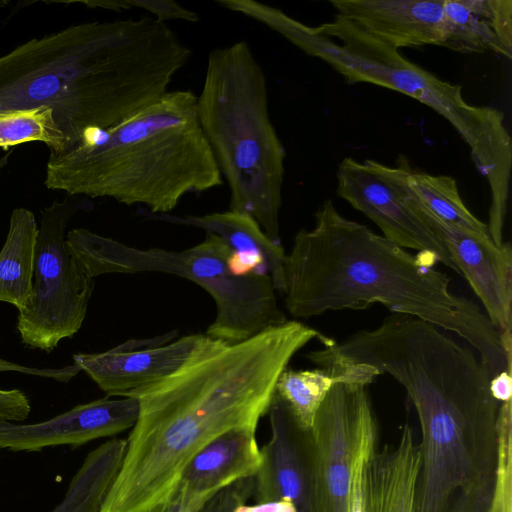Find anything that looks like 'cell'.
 I'll use <instances>...</instances> for the list:
<instances>
[{
  "instance_id": "7402d4cb",
  "label": "cell",
  "mask_w": 512,
  "mask_h": 512,
  "mask_svg": "<svg viewBox=\"0 0 512 512\" xmlns=\"http://www.w3.org/2000/svg\"><path fill=\"white\" fill-rule=\"evenodd\" d=\"M126 439L112 438L87 454L64 499L51 512H101L124 460Z\"/></svg>"
},
{
  "instance_id": "3957f363",
  "label": "cell",
  "mask_w": 512,
  "mask_h": 512,
  "mask_svg": "<svg viewBox=\"0 0 512 512\" xmlns=\"http://www.w3.org/2000/svg\"><path fill=\"white\" fill-rule=\"evenodd\" d=\"M315 338L324 346L333 341L296 320L234 344L203 334L177 370L123 396L139 403L127 438L130 467L154 486L174 487L188 462L212 439L232 428H257L280 374Z\"/></svg>"
},
{
  "instance_id": "ffe728a7",
  "label": "cell",
  "mask_w": 512,
  "mask_h": 512,
  "mask_svg": "<svg viewBox=\"0 0 512 512\" xmlns=\"http://www.w3.org/2000/svg\"><path fill=\"white\" fill-rule=\"evenodd\" d=\"M443 47L461 53L512 55L511 0H444Z\"/></svg>"
},
{
  "instance_id": "4316f807",
  "label": "cell",
  "mask_w": 512,
  "mask_h": 512,
  "mask_svg": "<svg viewBox=\"0 0 512 512\" xmlns=\"http://www.w3.org/2000/svg\"><path fill=\"white\" fill-rule=\"evenodd\" d=\"M377 423L371 425L360 442L353 466L348 512H365L364 478L370 452L376 447Z\"/></svg>"
},
{
  "instance_id": "4fadbf2b",
  "label": "cell",
  "mask_w": 512,
  "mask_h": 512,
  "mask_svg": "<svg viewBox=\"0 0 512 512\" xmlns=\"http://www.w3.org/2000/svg\"><path fill=\"white\" fill-rule=\"evenodd\" d=\"M419 209L429 226L444 242L450 257L482 303L485 314L501 334L512 326V249L508 242L496 245L489 233L445 222L420 201Z\"/></svg>"
},
{
  "instance_id": "6da1fadb",
  "label": "cell",
  "mask_w": 512,
  "mask_h": 512,
  "mask_svg": "<svg viewBox=\"0 0 512 512\" xmlns=\"http://www.w3.org/2000/svg\"><path fill=\"white\" fill-rule=\"evenodd\" d=\"M190 57L149 14L71 25L0 56V112L50 108L63 152L159 99Z\"/></svg>"
},
{
  "instance_id": "1f68e13d",
  "label": "cell",
  "mask_w": 512,
  "mask_h": 512,
  "mask_svg": "<svg viewBox=\"0 0 512 512\" xmlns=\"http://www.w3.org/2000/svg\"><path fill=\"white\" fill-rule=\"evenodd\" d=\"M7 3V1L0 0V7L5 6Z\"/></svg>"
},
{
  "instance_id": "e0dca14e",
  "label": "cell",
  "mask_w": 512,
  "mask_h": 512,
  "mask_svg": "<svg viewBox=\"0 0 512 512\" xmlns=\"http://www.w3.org/2000/svg\"><path fill=\"white\" fill-rule=\"evenodd\" d=\"M419 443L406 423L393 446L370 452L364 478L365 512H416Z\"/></svg>"
},
{
  "instance_id": "52a82bcc",
  "label": "cell",
  "mask_w": 512,
  "mask_h": 512,
  "mask_svg": "<svg viewBox=\"0 0 512 512\" xmlns=\"http://www.w3.org/2000/svg\"><path fill=\"white\" fill-rule=\"evenodd\" d=\"M396 381L421 429L416 512H447L461 488L496 473L499 402L481 371L451 356L417 358Z\"/></svg>"
},
{
  "instance_id": "603a6c76",
  "label": "cell",
  "mask_w": 512,
  "mask_h": 512,
  "mask_svg": "<svg viewBox=\"0 0 512 512\" xmlns=\"http://www.w3.org/2000/svg\"><path fill=\"white\" fill-rule=\"evenodd\" d=\"M408 182L420 201L441 220L462 228L489 233L487 224L476 218L466 207L452 177L432 175L411 168Z\"/></svg>"
},
{
  "instance_id": "d6a6232c",
  "label": "cell",
  "mask_w": 512,
  "mask_h": 512,
  "mask_svg": "<svg viewBox=\"0 0 512 512\" xmlns=\"http://www.w3.org/2000/svg\"><path fill=\"white\" fill-rule=\"evenodd\" d=\"M0 170H1V168H0Z\"/></svg>"
},
{
  "instance_id": "f1b7e54d",
  "label": "cell",
  "mask_w": 512,
  "mask_h": 512,
  "mask_svg": "<svg viewBox=\"0 0 512 512\" xmlns=\"http://www.w3.org/2000/svg\"><path fill=\"white\" fill-rule=\"evenodd\" d=\"M216 492H197L183 485H177L164 501L146 512H198Z\"/></svg>"
},
{
  "instance_id": "9a60e30c",
  "label": "cell",
  "mask_w": 512,
  "mask_h": 512,
  "mask_svg": "<svg viewBox=\"0 0 512 512\" xmlns=\"http://www.w3.org/2000/svg\"><path fill=\"white\" fill-rule=\"evenodd\" d=\"M138 415L139 403L135 397L106 396L37 423L0 420V449L37 452L61 445L77 448L132 429Z\"/></svg>"
},
{
  "instance_id": "44dd1931",
  "label": "cell",
  "mask_w": 512,
  "mask_h": 512,
  "mask_svg": "<svg viewBox=\"0 0 512 512\" xmlns=\"http://www.w3.org/2000/svg\"><path fill=\"white\" fill-rule=\"evenodd\" d=\"M37 236L34 213L24 207L15 208L0 250V302L12 304L18 311L31 297Z\"/></svg>"
},
{
  "instance_id": "277c9868",
  "label": "cell",
  "mask_w": 512,
  "mask_h": 512,
  "mask_svg": "<svg viewBox=\"0 0 512 512\" xmlns=\"http://www.w3.org/2000/svg\"><path fill=\"white\" fill-rule=\"evenodd\" d=\"M223 183L191 90H169L119 123L50 153L44 180L70 196L112 198L153 214H170L184 196Z\"/></svg>"
},
{
  "instance_id": "ac0fdd59",
  "label": "cell",
  "mask_w": 512,
  "mask_h": 512,
  "mask_svg": "<svg viewBox=\"0 0 512 512\" xmlns=\"http://www.w3.org/2000/svg\"><path fill=\"white\" fill-rule=\"evenodd\" d=\"M138 214L147 219L192 226L217 235L241 260L260 265L271 277L275 290L284 292V249L280 242L269 238L250 215L228 210L201 216H176L153 214L141 207Z\"/></svg>"
},
{
  "instance_id": "5b68a950",
  "label": "cell",
  "mask_w": 512,
  "mask_h": 512,
  "mask_svg": "<svg viewBox=\"0 0 512 512\" xmlns=\"http://www.w3.org/2000/svg\"><path fill=\"white\" fill-rule=\"evenodd\" d=\"M237 12L278 33L307 55L331 66L349 83H370L395 90L443 116L467 144L472 162L486 179L490 193L488 232L503 238L512 168V140L504 114L490 106L469 104L460 85L443 81L405 59L382 42L336 14L311 27L279 8L242 0Z\"/></svg>"
},
{
  "instance_id": "cb8c5ba5",
  "label": "cell",
  "mask_w": 512,
  "mask_h": 512,
  "mask_svg": "<svg viewBox=\"0 0 512 512\" xmlns=\"http://www.w3.org/2000/svg\"><path fill=\"white\" fill-rule=\"evenodd\" d=\"M29 142H43L50 153L63 149V139L50 108L0 112V148Z\"/></svg>"
},
{
  "instance_id": "f546056e",
  "label": "cell",
  "mask_w": 512,
  "mask_h": 512,
  "mask_svg": "<svg viewBox=\"0 0 512 512\" xmlns=\"http://www.w3.org/2000/svg\"><path fill=\"white\" fill-rule=\"evenodd\" d=\"M490 391L497 402L510 401L512 397L511 367L493 376L490 381Z\"/></svg>"
},
{
  "instance_id": "9c48e42d",
  "label": "cell",
  "mask_w": 512,
  "mask_h": 512,
  "mask_svg": "<svg viewBox=\"0 0 512 512\" xmlns=\"http://www.w3.org/2000/svg\"><path fill=\"white\" fill-rule=\"evenodd\" d=\"M68 195L41 211L31 297L18 311L17 331L26 346L53 351L82 327L94 281L66 247L70 219L90 205Z\"/></svg>"
},
{
  "instance_id": "7c38bea8",
  "label": "cell",
  "mask_w": 512,
  "mask_h": 512,
  "mask_svg": "<svg viewBox=\"0 0 512 512\" xmlns=\"http://www.w3.org/2000/svg\"><path fill=\"white\" fill-rule=\"evenodd\" d=\"M268 413L271 435L254 476L255 501L285 499L297 512H323L310 428L297 421L276 393Z\"/></svg>"
},
{
  "instance_id": "83f0119b",
  "label": "cell",
  "mask_w": 512,
  "mask_h": 512,
  "mask_svg": "<svg viewBox=\"0 0 512 512\" xmlns=\"http://www.w3.org/2000/svg\"><path fill=\"white\" fill-rule=\"evenodd\" d=\"M254 477L240 479L216 492L198 512H234L253 495Z\"/></svg>"
},
{
  "instance_id": "7a4b0ae2",
  "label": "cell",
  "mask_w": 512,
  "mask_h": 512,
  "mask_svg": "<svg viewBox=\"0 0 512 512\" xmlns=\"http://www.w3.org/2000/svg\"><path fill=\"white\" fill-rule=\"evenodd\" d=\"M283 271L285 305L295 318L380 303L455 333L492 377L511 367L500 331L477 303L451 289L443 271L344 217L330 199L317 209L314 227L295 235Z\"/></svg>"
},
{
  "instance_id": "30bf717a",
  "label": "cell",
  "mask_w": 512,
  "mask_h": 512,
  "mask_svg": "<svg viewBox=\"0 0 512 512\" xmlns=\"http://www.w3.org/2000/svg\"><path fill=\"white\" fill-rule=\"evenodd\" d=\"M410 169L403 156L394 167L346 157L338 165L336 191L372 220L385 238L404 249L424 253L457 272L444 242L419 210L417 195L408 182Z\"/></svg>"
},
{
  "instance_id": "484cf974",
  "label": "cell",
  "mask_w": 512,
  "mask_h": 512,
  "mask_svg": "<svg viewBox=\"0 0 512 512\" xmlns=\"http://www.w3.org/2000/svg\"><path fill=\"white\" fill-rule=\"evenodd\" d=\"M84 5L90 8H103L114 11H123L130 9H143L161 22L170 20H183L188 22H197L199 15L174 0H89L84 1Z\"/></svg>"
},
{
  "instance_id": "d4e9b609",
  "label": "cell",
  "mask_w": 512,
  "mask_h": 512,
  "mask_svg": "<svg viewBox=\"0 0 512 512\" xmlns=\"http://www.w3.org/2000/svg\"><path fill=\"white\" fill-rule=\"evenodd\" d=\"M447 512H511L504 508L496 489V473L461 488Z\"/></svg>"
},
{
  "instance_id": "5bb4252c",
  "label": "cell",
  "mask_w": 512,
  "mask_h": 512,
  "mask_svg": "<svg viewBox=\"0 0 512 512\" xmlns=\"http://www.w3.org/2000/svg\"><path fill=\"white\" fill-rule=\"evenodd\" d=\"M176 334L127 340L105 352L76 353L72 359L108 397H123L177 370L203 336L192 334L172 341Z\"/></svg>"
},
{
  "instance_id": "ba28073f",
  "label": "cell",
  "mask_w": 512,
  "mask_h": 512,
  "mask_svg": "<svg viewBox=\"0 0 512 512\" xmlns=\"http://www.w3.org/2000/svg\"><path fill=\"white\" fill-rule=\"evenodd\" d=\"M66 247L92 278L107 273L161 272L202 287L216 304L205 335L228 344L244 341L288 319L277 303L271 277L259 269L235 268L238 257L217 235L180 251L139 249L85 228L66 233Z\"/></svg>"
},
{
  "instance_id": "8fae6325",
  "label": "cell",
  "mask_w": 512,
  "mask_h": 512,
  "mask_svg": "<svg viewBox=\"0 0 512 512\" xmlns=\"http://www.w3.org/2000/svg\"><path fill=\"white\" fill-rule=\"evenodd\" d=\"M378 375L364 364L331 387L314 416L310 430L323 512H348L354 460L364 433L376 423L366 387Z\"/></svg>"
},
{
  "instance_id": "4dcf8cb0",
  "label": "cell",
  "mask_w": 512,
  "mask_h": 512,
  "mask_svg": "<svg viewBox=\"0 0 512 512\" xmlns=\"http://www.w3.org/2000/svg\"><path fill=\"white\" fill-rule=\"evenodd\" d=\"M234 512H297L295 506L288 500L277 499L256 502L253 505L241 504Z\"/></svg>"
},
{
  "instance_id": "d6986e66",
  "label": "cell",
  "mask_w": 512,
  "mask_h": 512,
  "mask_svg": "<svg viewBox=\"0 0 512 512\" xmlns=\"http://www.w3.org/2000/svg\"><path fill=\"white\" fill-rule=\"evenodd\" d=\"M256 428H232L200 449L182 471L177 485L197 492H218L245 478H252L262 464Z\"/></svg>"
},
{
  "instance_id": "8992f818",
  "label": "cell",
  "mask_w": 512,
  "mask_h": 512,
  "mask_svg": "<svg viewBox=\"0 0 512 512\" xmlns=\"http://www.w3.org/2000/svg\"><path fill=\"white\" fill-rule=\"evenodd\" d=\"M197 115L228 184L229 210L250 215L280 242L286 152L270 117L265 72L248 42L209 53Z\"/></svg>"
},
{
  "instance_id": "2e32d148",
  "label": "cell",
  "mask_w": 512,
  "mask_h": 512,
  "mask_svg": "<svg viewBox=\"0 0 512 512\" xmlns=\"http://www.w3.org/2000/svg\"><path fill=\"white\" fill-rule=\"evenodd\" d=\"M444 0H333L337 14L372 37L399 48L442 46Z\"/></svg>"
}]
</instances>
